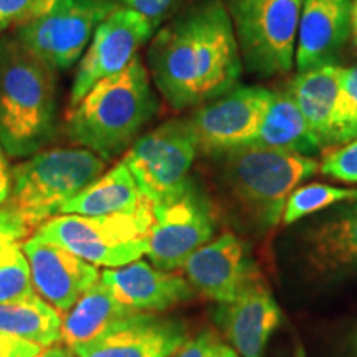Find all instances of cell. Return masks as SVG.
<instances>
[{
    "instance_id": "cell-37",
    "label": "cell",
    "mask_w": 357,
    "mask_h": 357,
    "mask_svg": "<svg viewBox=\"0 0 357 357\" xmlns=\"http://www.w3.org/2000/svg\"><path fill=\"white\" fill-rule=\"evenodd\" d=\"M351 32H352V37H354V43H356V47H357V0H352Z\"/></svg>"
},
{
    "instance_id": "cell-2",
    "label": "cell",
    "mask_w": 357,
    "mask_h": 357,
    "mask_svg": "<svg viewBox=\"0 0 357 357\" xmlns=\"http://www.w3.org/2000/svg\"><path fill=\"white\" fill-rule=\"evenodd\" d=\"M208 158L217 162L225 212L235 227L257 238L278 225L291 192L319 169L307 155L252 144Z\"/></svg>"
},
{
    "instance_id": "cell-28",
    "label": "cell",
    "mask_w": 357,
    "mask_h": 357,
    "mask_svg": "<svg viewBox=\"0 0 357 357\" xmlns=\"http://www.w3.org/2000/svg\"><path fill=\"white\" fill-rule=\"evenodd\" d=\"M319 171L337 181L349 184L357 182V139L326 154L319 164Z\"/></svg>"
},
{
    "instance_id": "cell-26",
    "label": "cell",
    "mask_w": 357,
    "mask_h": 357,
    "mask_svg": "<svg viewBox=\"0 0 357 357\" xmlns=\"http://www.w3.org/2000/svg\"><path fill=\"white\" fill-rule=\"evenodd\" d=\"M357 189H342V187L311 184L294 189L287 200L283 212V222L287 225L301 220L303 217L323 211L329 205L341 202H356Z\"/></svg>"
},
{
    "instance_id": "cell-15",
    "label": "cell",
    "mask_w": 357,
    "mask_h": 357,
    "mask_svg": "<svg viewBox=\"0 0 357 357\" xmlns=\"http://www.w3.org/2000/svg\"><path fill=\"white\" fill-rule=\"evenodd\" d=\"M298 257L306 275L323 283L357 275V200L303 230Z\"/></svg>"
},
{
    "instance_id": "cell-34",
    "label": "cell",
    "mask_w": 357,
    "mask_h": 357,
    "mask_svg": "<svg viewBox=\"0 0 357 357\" xmlns=\"http://www.w3.org/2000/svg\"><path fill=\"white\" fill-rule=\"evenodd\" d=\"M10 194V176H8L6 162H0V205L6 204Z\"/></svg>"
},
{
    "instance_id": "cell-10",
    "label": "cell",
    "mask_w": 357,
    "mask_h": 357,
    "mask_svg": "<svg viewBox=\"0 0 357 357\" xmlns=\"http://www.w3.org/2000/svg\"><path fill=\"white\" fill-rule=\"evenodd\" d=\"M217 229L213 202L192 178L181 194L153 205V227L147 253L158 270L182 268L195 250L211 242Z\"/></svg>"
},
{
    "instance_id": "cell-20",
    "label": "cell",
    "mask_w": 357,
    "mask_h": 357,
    "mask_svg": "<svg viewBox=\"0 0 357 357\" xmlns=\"http://www.w3.org/2000/svg\"><path fill=\"white\" fill-rule=\"evenodd\" d=\"M341 71L342 68L337 65L316 66L298 73L288 88L321 149L333 146V116L341 84Z\"/></svg>"
},
{
    "instance_id": "cell-3",
    "label": "cell",
    "mask_w": 357,
    "mask_h": 357,
    "mask_svg": "<svg viewBox=\"0 0 357 357\" xmlns=\"http://www.w3.org/2000/svg\"><path fill=\"white\" fill-rule=\"evenodd\" d=\"M56 124L53 68L15 37L0 38V146L26 158L47 144Z\"/></svg>"
},
{
    "instance_id": "cell-18",
    "label": "cell",
    "mask_w": 357,
    "mask_h": 357,
    "mask_svg": "<svg viewBox=\"0 0 357 357\" xmlns=\"http://www.w3.org/2000/svg\"><path fill=\"white\" fill-rule=\"evenodd\" d=\"M352 0H305L296 37V68L336 65L351 35Z\"/></svg>"
},
{
    "instance_id": "cell-22",
    "label": "cell",
    "mask_w": 357,
    "mask_h": 357,
    "mask_svg": "<svg viewBox=\"0 0 357 357\" xmlns=\"http://www.w3.org/2000/svg\"><path fill=\"white\" fill-rule=\"evenodd\" d=\"M252 146L283 149L312 158L321 151L305 116L288 91L273 93Z\"/></svg>"
},
{
    "instance_id": "cell-31",
    "label": "cell",
    "mask_w": 357,
    "mask_h": 357,
    "mask_svg": "<svg viewBox=\"0 0 357 357\" xmlns=\"http://www.w3.org/2000/svg\"><path fill=\"white\" fill-rule=\"evenodd\" d=\"M119 7L129 8L146 17L154 26L167 15L174 0H113Z\"/></svg>"
},
{
    "instance_id": "cell-25",
    "label": "cell",
    "mask_w": 357,
    "mask_h": 357,
    "mask_svg": "<svg viewBox=\"0 0 357 357\" xmlns=\"http://www.w3.org/2000/svg\"><path fill=\"white\" fill-rule=\"evenodd\" d=\"M30 263L20 242L0 247V303H12L33 296Z\"/></svg>"
},
{
    "instance_id": "cell-12",
    "label": "cell",
    "mask_w": 357,
    "mask_h": 357,
    "mask_svg": "<svg viewBox=\"0 0 357 357\" xmlns=\"http://www.w3.org/2000/svg\"><path fill=\"white\" fill-rule=\"evenodd\" d=\"M154 32V25L141 13L118 7L93 35L88 52L79 61L70 108L78 105L98 82L121 73L137 56V50Z\"/></svg>"
},
{
    "instance_id": "cell-5",
    "label": "cell",
    "mask_w": 357,
    "mask_h": 357,
    "mask_svg": "<svg viewBox=\"0 0 357 357\" xmlns=\"http://www.w3.org/2000/svg\"><path fill=\"white\" fill-rule=\"evenodd\" d=\"M102 171L105 160L89 149H50L33 154L13 167L7 205L30 227L42 225Z\"/></svg>"
},
{
    "instance_id": "cell-1",
    "label": "cell",
    "mask_w": 357,
    "mask_h": 357,
    "mask_svg": "<svg viewBox=\"0 0 357 357\" xmlns=\"http://www.w3.org/2000/svg\"><path fill=\"white\" fill-rule=\"evenodd\" d=\"M147 65L172 109L202 106L236 86L242 58L229 8L222 0H200L159 30Z\"/></svg>"
},
{
    "instance_id": "cell-27",
    "label": "cell",
    "mask_w": 357,
    "mask_h": 357,
    "mask_svg": "<svg viewBox=\"0 0 357 357\" xmlns=\"http://www.w3.org/2000/svg\"><path fill=\"white\" fill-rule=\"evenodd\" d=\"M333 146L357 139V66L342 68L333 116Z\"/></svg>"
},
{
    "instance_id": "cell-38",
    "label": "cell",
    "mask_w": 357,
    "mask_h": 357,
    "mask_svg": "<svg viewBox=\"0 0 357 357\" xmlns=\"http://www.w3.org/2000/svg\"><path fill=\"white\" fill-rule=\"evenodd\" d=\"M0 162H3V158H2V146H0Z\"/></svg>"
},
{
    "instance_id": "cell-13",
    "label": "cell",
    "mask_w": 357,
    "mask_h": 357,
    "mask_svg": "<svg viewBox=\"0 0 357 357\" xmlns=\"http://www.w3.org/2000/svg\"><path fill=\"white\" fill-rule=\"evenodd\" d=\"M182 268L190 287L218 305L234 301L261 278L248 245L234 231L195 250Z\"/></svg>"
},
{
    "instance_id": "cell-23",
    "label": "cell",
    "mask_w": 357,
    "mask_h": 357,
    "mask_svg": "<svg viewBox=\"0 0 357 357\" xmlns=\"http://www.w3.org/2000/svg\"><path fill=\"white\" fill-rule=\"evenodd\" d=\"M136 312L124 306L111 294L106 284L96 281L86 289L79 300L75 303L66 318L61 321V341L70 349L83 342L91 341L98 334L105 331L111 323L124 316Z\"/></svg>"
},
{
    "instance_id": "cell-30",
    "label": "cell",
    "mask_w": 357,
    "mask_h": 357,
    "mask_svg": "<svg viewBox=\"0 0 357 357\" xmlns=\"http://www.w3.org/2000/svg\"><path fill=\"white\" fill-rule=\"evenodd\" d=\"M32 227L17 213L10 205L0 207V247L10 242H20L29 235Z\"/></svg>"
},
{
    "instance_id": "cell-35",
    "label": "cell",
    "mask_w": 357,
    "mask_h": 357,
    "mask_svg": "<svg viewBox=\"0 0 357 357\" xmlns=\"http://www.w3.org/2000/svg\"><path fill=\"white\" fill-rule=\"evenodd\" d=\"M37 357H77L73 354V351L66 349V347L61 346H50L47 349L40 352Z\"/></svg>"
},
{
    "instance_id": "cell-9",
    "label": "cell",
    "mask_w": 357,
    "mask_h": 357,
    "mask_svg": "<svg viewBox=\"0 0 357 357\" xmlns=\"http://www.w3.org/2000/svg\"><path fill=\"white\" fill-rule=\"evenodd\" d=\"M118 7L113 0H55L38 17L17 26L15 38L53 70H66Z\"/></svg>"
},
{
    "instance_id": "cell-17",
    "label": "cell",
    "mask_w": 357,
    "mask_h": 357,
    "mask_svg": "<svg viewBox=\"0 0 357 357\" xmlns=\"http://www.w3.org/2000/svg\"><path fill=\"white\" fill-rule=\"evenodd\" d=\"M213 319L240 357H265L281 323V310L261 276L234 301L218 305Z\"/></svg>"
},
{
    "instance_id": "cell-33",
    "label": "cell",
    "mask_w": 357,
    "mask_h": 357,
    "mask_svg": "<svg viewBox=\"0 0 357 357\" xmlns=\"http://www.w3.org/2000/svg\"><path fill=\"white\" fill-rule=\"evenodd\" d=\"M30 0H0V30L19 24Z\"/></svg>"
},
{
    "instance_id": "cell-7",
    "label": "cell",
    "mask_w": 357,
    "mask_h": 357,
    "mask_svg": "<svg viewBox=\"0 0 357 357\" xmlns=\"http://www.w3.org/2000/svg\"><path fill=\"white\" fill-rule=\"evenodd\" d=\"M303 3L305 0H229L235 37L250 73L275 77L291 71Z\"/></svg>"
},
{
    "instance_id": "cell-24",
    "label": "cell",
    "mask_w": 357,
    "mask_h": 357,
    "mask_svg": "<svg viewBox=\"0 0 357 357\" xmlns=\"http://www.w3.org/2000/svg\"><path fill=\"white\" fill-rule=\"evenodd\" d=\"M0 331L50 347L61 341V318L50 303L33 294L19 301L0 303Z\"/></svg>"
},
{
    "instance_id": "cell-11",
    "label": "cell",
    "mask_w": 357,
    "mask_h": 357,
    "mask_svg": "<svg viewBox=\"0 0 357 357\" xmlns=\"http://www.w3.org/2000/svg\"><path fill=\"white\" fill-rule=\"evenodd\" d=\"M273 93L263 86H235L190 114L199 151L213 155L250 146L265 118Z\"/></svg>"
},
{
    "instance_id": "cell-19",
    "label": "cell",
    "mask_w": 357,
    "mask_h": 357,
    "mask_svg": "<svg viewBox=\"0 0 357 357\" xmlns=\"http://www.w3.org/2000/svg\"><path fill=\"white\" fill-rule=\"evenodd\" d=\"M100 281L121 305L136 312H162L194 296L189 281L141 260L105 270Z\"/></svg>"
},
{
    "instance_id": "cell-16",
    "label": "cell",
    "mask_w": 357,
    "mask_h": 357,
    "mask_svg": "<svg viewBox=\"0 0 357 357\" xmlns=\"http://www.w3.org/2000/svg\"><path fill=\"white\" fill-rule=\"evenodd\" d=\"M24 252L35 291L58 312L70 311L84 291L100 281L96 265L37 235L24 243Z\"/></svg>"
},
{
    "instance_id": "cell-21",
    "label": "cell",
    "mask_w": 357,
    "mask_h": 357,
    "mask_svg": "<svg viewBox=\"0 0 357 357\" xmlns=\"http://www.w3.org/2000/svg\"><path fill=\"white\" fill-rule=\"evenodd\" d=\"M144 200L131 171L119 162L58 208L60 215H111L137 211Z\"/></svg>"
},
{
    "instance_id": "cell-8",
    "label": "cell",
    "mask_w": 357,
    "mask_h": 357,
    "mask_svg": "<svg viewBox=\"0 0 357 357\" xmlns=\"http://www.w3.org/2000/svg\"><path fill=\"white\" fill-rule=\"evenodd\" d=\"M197 141L189 119H171L141 136L123 162L151 204L171 200L189 185Z\"/></svg>"
},
{
    "instance_id": "cell-6",
    "label": "cell",
    "mask_w": 357,
    "mask_h": 357,
    "mask_svg": "<svg viewBox=\"0 0 357 357\" xmlns=\"http://www.w3.org/2000/svg\"><path fill=\"white\" fill-rule=\"evenodd\" d=\"M153 204L111 215H60L43 222L35 235L63 247L96 266L119 268L147 253Z\"/></svg>"
},
{
    "instance_id": "cell-36",
    "label": "cell",
    "mask_w": 357,
    "mask_h": 357,
    "mask_svg": "<svg viewBox=\"0 0 357 357\" xmlns=\"http://www.w3.org/2000/svg\"><path fill=\"white\" fill-rule=\"evenodd\" d=\"M346 357H357V328L352 331L349 342H347V349H346Z\"/></svg>"
},
{
    "instance_id": "cell-4",
    "label": "cell",
    "mask_w": 357,
    "mask_h": 357,
    "mask_svg": "<svg viewBox=\"0 0 357 357\" xmlns=\"http://www.w3.org/2000/svg\"><path fill=\"white\" fill-rule=\"evenodd\" d=\"M158 111V100L141 58L121 73L101 79L71 106L70 139L108 160L123 153Z\"/></svg>"
},
{
    "instance_id": "cell-29",
    "label": "cell",
    "mask_w": 357,
    "mask_h": 357,
    "mask_svg": "<svg viewBox=\"0 0 357 357\" xmlns=\"http://www.w3.org/2000/svg\"><path fill=\"white\" fill-rule=\"evenodd\" d=\"M174 357H240V354L217 333L205 329L187 339Z\"/></svg>"
},
{
    "instance_id": "cell-14",
    "label": "cell",
    "mask_w": 357,
    "mask_h": 357,
    "mask_svg": "<svg viewBox=\"0 0 357 357\" xmlns=\"http://www.w3.org/2000/svg\"><path fill=\"white\" fill-rule=\"evenodd\" d=\"M185 341L182 321L158 312H131L71 351L77 357H171Z\"/></svg>"
},
{
    "instance_id": "cell-32",
    "label": "cell",
    "mask_w": 357,
    "mask_h": 357,
    "mask_svg": "<svg viewBox=\"0 0 357 357\" xmlns=\"http://www.w3.org/2000/svg\"><path fill=\"white\" fill-rule=\"evenodd\" d=\"M42 351V346L0 331V357H37Z\"/></svg>"
}]
</instances>
